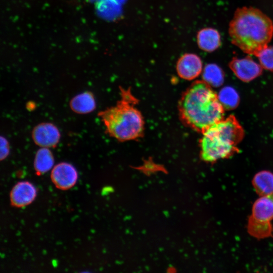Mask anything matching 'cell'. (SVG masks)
<instances>
[{
  "instance_id": "1",
  "label": "cell",
  "mask_w": 273,
  "mask_h": 273,
  "mask_svg": "<svg viewBox=\"0 0 273 273\" xmlns=\"http://www.w3.org/2000/svg\"><path fill=\"white\" fill-rule=\"evenodd\" d=\"M178 108L182 122L202 132L223 116L217 95L204 80L195 81L183 93Z\"/></svg>"
},
{
  "instance_id": "2",
  "label": "cell",
  "mask_w": 273,
  "mask_h": 273,
  "mask_svg": "<svg viewBox=\"0 0 273 273\" xmlns=\"http://www.w3.org/2000/svg\"><path fill=\"white\" fill-rule=\"evenodd\" d=\"M232 42L248 54L257 56L273 36V22L260 10L242 7L235 12L229 28Z\"/></svg>"
},
{
  "instance_id": "3",
  "label": "cell",
  "mask_w": 273,
  "mask_h": 273,
  "mask_svg": "<svg viewBox=\"0 0 273 273\" xmlns=\"http://www.w3.org/2000/svg\"><path fill=\"white\" fill-rule=\"evenodd\" d=\"M120 99L116 104L99 113L106 132L121 141L136 140L143 136L144 120L140 111L135 107L138 100L130 88L120 87Z\"/></svg>"
},
{
  "instance_id": "4",
  "label": "cell",
  "mask_w": 273,
  "mask_h": 273,
  "mask_svg": "<svg viewBox=\"0 0 273 273\" xmlns=\"http://www.w3.org/2000/svg\"><path fill=\"white\" fill-rule=\"evenodd\" d=\"M200 142L201 157L207 162L227 158L236 149L241 139L242 130L233 117L221 120L202 132Z\"/></svg>"
},
{
  "instance_id": "5",
  "label": "cell",
  "mask_w": 273,
  "mask_h": 273,
  "mask_svg": "<svg viewBox=\"0 0 273 273\" xmlns=\"http://www.w3.org/2000/svg\"><path fill=\"white\" fill-rule=\"evenodd\" d=\"M273 194L261 196L254 203L247 228L250 234L258 239L272 236Z\"/></svg>"
},
{
  "instance_id": "6",
  "label": "cell",
  "mask_w": 273,
  "mask_h": 273,
  "mask_svg": "<svg viewBox=\"0 0 273 273\" xmlns=\"http://www.w3.org/2000/svg\"><path fill=\"white\" fill-rule=\"evenodd\" d=\"M51 178L57 188L62 190H67L76 184L78 173L72 164L67 162H61L53 167L51 172Z\"/></svg>"
},
{
  "instance_id": "7",
  "label": "cell",
  "mask_w": 273,
  "mask_h": 273,
  "mask_svg": "<svg viewBox=\"0 0 273 273\" xmlns=\"http://www.w3.org/2000/svg\"><path fill=\"white\" fill-rule=\"evenodd\" d=\"M230 68L240 79L251 81L258 76L262 72L260 64L249 57L234 58L230 63Z\"/></svg>"
},
{
  "instance_id": "8",
  "label": "cell",
  "mask_w": 273,
  "mask_h": 273,
  "mask_svg": "<svg viewBox=\"0 0 273 273\" xmlns=\"http://www.w3.org/2000/svg\"><path fill=\"white\" fill-rule=\"evenodd\" d=\"M202 62L196 54L186 53L178 60L176 69L178 76L186 80L197 77L202 71Z\"/></svg>"
},
{
  "instance_id": "9",
  "label": "cell",
  "mask_w": 273,
  "mask_h": 273,
  "mask_svg": "<svg viewBox=\"0 0 273 273\" xmlns=\"http://www.w3.org/2000/svg\"><path fill=\"white\" fill-rule=\"evenodd\" d=\"M58 128L51 123H42L33 129L32 136L33 141L41 147L50 148L56 146L60 139Z\"/></svg>"
},
{
  "instance_id": "10",
  "label": "cell",
  "mask_w": 273,
  "mask_h": 273,
  "mask_svg": "<svg viewBox=\"0 0 273 273\" xmlns=\"http://www.w3.org/2000/svg\"><path fill=\"white\" fill-rule=\"evenodd\" d=\"M36 195L35 187L29 181H23L13 187L10 193V199L14 206L23 207L30 204Z\"/></svg>"
},
{
  "instance_id": "11",
  "label": "cell",
  "mask_w": 273,
  "mask_h": 273,
  "mask_svg": "<svg viewBox=\"0 0 273 273\" xmlns=\"http://www.w3.org/2000/svg\"><path fill=\"white\" fill-rule=\"evenodd\" d=\"M197 41L201 50L212 52L220 46V36L217 30L209 27L204 28L198 32Z\"/></svg>"
},
{
  "instance_id": "12",
  "label": "cell",
  "mask_w": 273,
  "mask_h": 273,
  "mask_svg": "<svg viewBox=\"0 0 273 273\" xmlns=\"http://www.w3.org/2000/svg\"><path fill=\"white\" fill-rule=\"evenodd\" d=\"M72 110L78 114H87L93 111L96 107L94 95L89 92L80 93L74 96L70 102Z\"/></svg>"
},
{
  "instance_id": "13",
  "label": "cell",
  "mask_w": 273,
  "mask_h": 273,
  "mask_svg": "<svg viewBox=\"0 0 273 273\" xmlns=\"http://www.w3.org/2000/svg\"><path fill=\"white\" fill-rule=\"evenodd\" d=\"M253 185L261 196L273 194V174L268 171L257 173L253 179Z\"/></svg>"
},
{
  "instance_id": "14",
  "label": "cell",
  "mask_w": 273,
  "mask_h": 273,
  "mask_svg": "<svg viewBox=\"0 0 273 273\" xmlns=\"http://www.w3.org/2000/svg\"><path fill=\"white\" fill-rule=\"evenodd\" d=\"M54 159L53 155L48 148L41 147L36 152L34 167L37 174H43L53 167Z\"/></svg>"
},
{
  "instance_id": "15",
  "label": "cell",
  "mask_w": 273,
  "mask_h": 273,
  "mask_svg": "<svg viewBox=\"0 0 273 273\" xmlns=\"http://www.w3.org/2000/svg\"><path fill=\"white\" fill-rule=\"evenodd\" d=\"M202 75L203 80L211 86H220L224 81L222 69L215 64L211 63L206 65Z\"/></svg>"
},
{
  "instance_id": "16",
  "label": "cell",
  "mask_w": 273,
  "mask_h": 273,
  "mask_svg": "<svg viewBox=\"0 0 273 273\" xmlns=\"http://www.w3.org/2000/svg\"><path fill=\"white\" fill-rule=\"evenodd\" d=\"M217 98L223 108L236 107L239 101V96L236 90L232 86H224L219 90Z\"/></svg>"
},
{
  "instance_id": "17",
  "label": "cell",
  "mask_w": 273,
  "mask_h": 273,
  "mask_svg": "<svg viewBox=\"0 0 273 273\" xmlns=\"http://www.w3.org/2000/svg\"><path fill=\"white\" fill-rule=\"evenodd\" d=\"M263 68L273 71V46H267L256 56Z\"/></svg>"
},
{
  "instance_id": "18",
  "label": "cell",
  "mask_w": 273,
  "mask_h": 273,
  "mask_svg": "<svg viewBox=\"0 0 273 273\" xmlns=\"http://www.w3.org/2000/svg\"><path fill=\"white\" fill-rule=\"evenodd\" d=\"M10 152L9 145L7 140L1 136V160L5 159L9 155Z\"/></svg>"
}]
</instances>
